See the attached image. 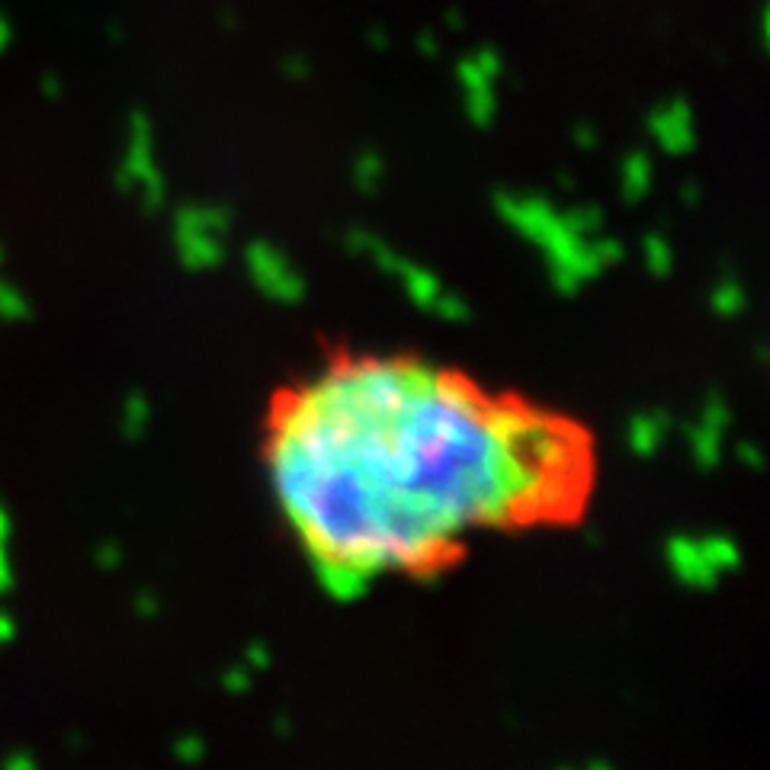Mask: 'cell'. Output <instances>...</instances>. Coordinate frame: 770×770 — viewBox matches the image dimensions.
<instances>
[{"mask_svg": "<svg viewBox=\"0 0 770 770\" xmlns=\"http://www.w3.org/2000/svg\"><path fill=\"white\" fill-rule=\"evenodd\" d=\"M232 216L218 206H186L177 213V247L181 260L193 270L216 267L225 254L222 235L228 232Z\"/></svg>", "mask_w": 770, "mask_h": 770, "instance_id": "1", "label": "cell"}, {"mask_svg": "<svg viewBox=\"0 0 770 770\" xmlns=\"http://www.w3.org/2000/svg\"><path fill=\"white\" fill-rule=\"evenodd\" d=\"M123 181L129 186H142L145 203L154 206V209L164 203V177H161L157 161H154L152 123H148L145 113H132V120H129V148H125Z\"/></svg>", "mask_w": 770, "mask_h": 770, "instance_id": "2", "label": "cell"}, {"mask_svg": "<svg viewBox=\"0 0 770 770\" xmlns=\"http://www.w3.org/2000/svg\"><path fill=\"white\" fill-rule=\"evenodd\" d=\"M648 135L655 138V145L661 152L675 154V157L690 154L697 148V116H694V106L684 96L658 103L648 113Z\"/></svg>", "mask_w": 770, "mask_h": 770, "instance_id": "3", "label": "cell"}, {"mask_svg": "<svg viewBox=\"0 0 770 770\" xmlns=\"http://www.w3.org/2000/svg\"><path fill=\"white\" fill-rule=\"evenodd\" d=\"M247 270H250L254 283L274 299L292 302L302 296V277L292 270V264L286 260V254H279L277 247L264 245V242L247 247Z\"/></svg>", "mask_w": 770, "mask_h": 770, "instance_id": "4", "label": "cell"}, {"mask_svg": "<svg viewBox=\"0 0 770 770\" xmlns=\"http://www.w3.org/2000/svg\"><path fill=\"white\" fill-rule=\"evenodd\" d=\"M456 74L465 100V116L479 129H489L497 116V78L485 74L472 59H462L456 64Z\"/></svg>", "mask_w": 770, "mask_h": 770, "instance_id": "5", "label": "cell"}, {"mask_svg": "<svg viewBox=\"0 0 770 770\" xmlns=\"http://www.w3.org/2000/svg\"><path fill=\"white\" fill-rule=\"evenodd\" d=\"M655 181V167L646 152H629L619 167V193L626 203H643Z\"/></svg>", "mask_w": 770, "mask_h": 770, "instance_id": "6", "label": "cell"}, {"mask_svg": "<svg viewBox=\"0 0 770 770\" xmlns=\"http://www.w3.org/2000/svg\"><path fill=\"white\" fill-rule=\"evenodd\" d=\"M382 181H386V161H382V154H357V161H353V184H357V189L360 193H376L382 186Z\"/></svg>", "mask_w": 770, "mask_h": 770, "instance_id": "7", "label": "cell"}, {"mask_svg": "<svg viewBox=\"0 0 770 770\" xmlns=\"http://www.w3.org/2000/svg\"><path fill=\"white\" fill-rule=\"evenodd\" d=\"M646 260H648V270H651V274L665 277V274L671 270V245H668V238H661V235H648L646 238Z\"/></svg>", "mask_w": 770, "mask_h": 770, "instance_id": "8", "label": "cell"}, {"mask_svg": "<svg viewBox=\"0 0 770 770\" xmlns=\"http://www.w3.org/2000/svg\"><path fill=\"white\" fill-rule=\"evenodd\" d=\"M279 71H283V78H289V81H306L308 74H311V64H308L306 55L292 52V55H286V59H283Z\"/></svg>", "mask_w": 770, "mask_h": 770, "instance_id": "9", "label": "cell"}, {"mask_svg": "<svg viewBox=\"0 0 770 770\" xmlns=\"http://www.w3.org/2000/svg\"><path fill=\"white\" fill-rule=\"evenodd\" d=\"M716 306L719 311H736L741 306V289L736 283H719L716 289Z\"/></svg>", "mask_w": 770, "mask_h": 770, "instance_id": "10", "label": "cell"}, {"mask_svg": "<svg viewBox=\"0 0 770 770\" xmlns=\"http://www.w3.org/2000/svg\"><path fill=\"white\" fill-rule=\"evenodd\" d=\"M472 62L479 64L485 74H492V78H501V74H504V62H501V55H497L494 49H479V52L472 55Z\"/></svg>", "mask_w": 770, "mask_h": 770, "instance_id": "11", "label": "cell"}, {"mask_svg": "<svg viewBox=\"0 0 770 770\" xmlns=\"http://www.w3.org/2000/svg\"><path fill=\"white\" fill-rule=\"evenodd\" d=\"M572 138H575V145L578 148H597V129L594 125H587V123H582V125H575V132H572Z\"/></svg>", "mask_w": 770, "mask_h": 770, "instance_id": "12", "label": "cell"}, {"mask_svg": "<svg viewBox=\"0 0 770 770\" xmlns=\"http://www.w3.org/2000/svg\"><path fill=\"white\" fill-rule=\"evenodd\" d=\"M418 49H421L424 59H437V55H440V39H437V32H421V35H418Z\"/></svg>", "mask_w": 770, "mask_h": 770, "instance_id": "13", "label": "cell"}, {"mask_svg": "<svg viewBox=\"0 0 770 770\" xmlns=\"http://www.w3.org/2000/svg\"><path fill=\"white\" fill-rule=\"evenodd\" d=\"M758 32H761V45H768V32H770V17H768V7L761 10V27H758Z\"/></svg>", "mask_w": 770, "mask_h": 770, "instance_id": "14", "label": "cell"}, {"mask_svg": "<svg viewBox=\"0 0 770 770\" xmlns=\"http://www.w3.org/2000/svg\"><path fill=\"white\" fill-rule=\"evenodd\" d=\"M370 39L376 49H386V45H389V35H382V30H372Z\"/></svg>", "mask_w": 770, "mask_h": 770, "instance_id": "15", "label": "cell"}, {"mask_svg": "<svg viewBox=\"0 0 770 770\" xmlns=\"http://www.w3.org/2000/svg\"><path fill=\"white\" fill-rule=\"evenodd\" d=\"M697 196H700L697 186H684V199H687V203H697Z\"/></svg>", "mask_w": 770, "mask_h": 770, "instance_id": "16", "label": "cell"}, {"mask_svg": "<svg viewBox=\"0 0 770 770\" xmlns=\"http://www.w3.org/2000/svg\"><path fill=\"white\" fill-rule=\"evenodd\" d=\"M446 23H450V30H460V27H462V17H460V13H456V10H453V13L446 17Z\"/></svg>", "mask_w": 770, "mask_h": 770, "instance_id": "17", "label": "cell"}]
</instances>
